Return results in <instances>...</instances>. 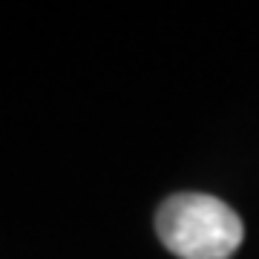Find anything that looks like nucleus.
I'll return each mask as SVG.
<instances>
[{"mask_svg":"<svg viewBox=\"0 0 259 259\" xmlns=\"http://www.w3.org/2000/svg\"><path fill=\"white\" fill-rule=\"evenodd\" d=\"M158 239L179 259H231L245 228L231 204L207 193H176L156 213Z\"/></svg>","mask_w":259,"mask_h":259,"instance_id":"f257e3e1","label":"nucleus"}]
</instances>
